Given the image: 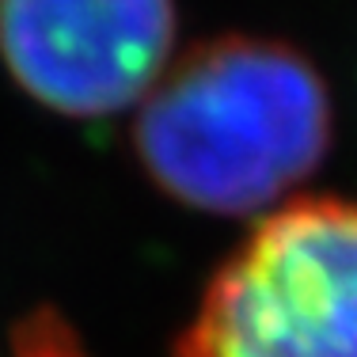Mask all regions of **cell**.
Segmentation results:
<instances>
[{"label":"cell","instance_id":"6da1fadb","mask_svg":"<svg viewBox=\"0 0 357 357\" xmlns=\"http://www.w3.org/2000/svg\"><path fill=\"white\" fill-rule=\"evenodd\" d=\"M331 107L285 46L225 38L194 50L144 96L137 144L167 194L243 213L319 164Z\"/></svg>","mask_w":357,"mask_h":357},{"label":"cell","instance_id":"7a4b0ae2","mask_svg":"<svg viewBox=\"0 0 357 357\" xmlns=\"http://www.w3.org/2000/svg\"><path fill=\"white\" fill-rule=\"evenodd\" d=\"M186 357H357V202L262 220L209 285Z\"/></svg>","mask_w":357,"mask_h":357},{"label":"cell","instance_id":"3957f363","mask_svg":"<svg viewBox=\"0 0 357 357\" xmlns=\"http://www.w3.org/2000/svg\"><path fill=\"white\" fill-rule=\"evenodd\" d=\"M172 0H0V57L50 110L114 114L164 76Z\"/></svg>","mask_w":357,"mask_h":357}]
</instances>
